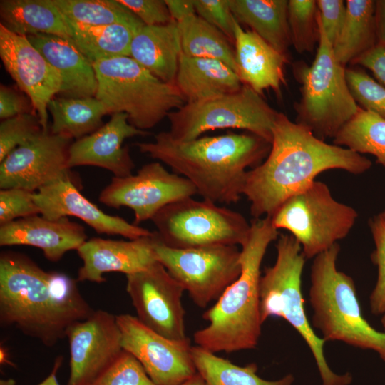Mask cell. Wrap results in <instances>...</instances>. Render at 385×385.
Returning a JSON list of instances; mask_svg holds the SVG:
<instances>
[{
	"mask_svg": "<svg viewBox=\"0 0 385 385\" xmlns=\"http://www.w3.org/2000/svg\"><path fill=\"white\" fill-rule=\"evenodd\" d=\"M266 159L247 172L242 195L254 219L271 217L289 197L321 173L334 169L354 175L369 170L371 161L344 147L327 143L309 129L279 113Z\"/></svg>",
	"mask_w": 385,
	"mask_h": 385,
	"instance_id": "cell-1",
	"label": "cell"
},
{
	"mask_svg": "<svg viewBox=\"0 0 385 385\" xmlns=\"http://www.w3.org/2000/svg\"><path fill=\"white\" fill-rule=\"evenodd\" d=\"M77 280L47 272L27 255H0V322L53 346L73 323L94 311L81 295Z\"/></svg>",
	"mask_w": 385,
	"mask_h": 385,
	"instance_id": "cell-2",
	"label": "cell"
},
{
	"mask_svg": "<svg viewBox=\"0 0 385 385\" xmlns=\"http://www.w3.org/2000/svg\"><path fill=\"white\" fill-rule=\"evenodd\" d=\"M135 146L188 180L203 200L216 204L240 200L247 169L260 165L271 148L270 143L250 133L179 141L160 132L153 142Z\"/></svg>",
	"mask_w": 385,
	"mask_h": 385,
	"instance_id": "cell-3",
	"label": "cell"
},
{
	"mask_svg": "<svg viewBox=\"0 0 385 385\" xmlns=\"http://www.w3.org/2000/svg\"><path fill=\"white\" fill-rule=\"evenodd\" d=\"M250 225L248 237L240 246L239 277L204 312L202 318L208 324L193 336L197 346L215 354L254 349L261 336V265L279 232L269 217L254 219Z\"/></svg>",
	"mask_w": 385,
	"mask_h": 385,
	"instance_id": "cell-4",
	"label": "cell"
},
{
	"mask_svg": "<svg viewBox=\"0 0 385 385\" xmlns=\"http://www.w3.org/2000/svg\"><path fill=\"white\" fill-rule=\"evenodd\" d=\"M338 243L314 257L309 302L312 326L325 341H340L376 351L385 362V332L375 329L362 316L353 279L337 270Z\"/></svg>",
	"mask_w": 385,
	"mask_h": 385,
	"instance_id": "cell-5",
	"label": "cell"
},
{
	"mask_svg": "<svg viewBox=\"0 0 385 385\" xmlns=\"http://www.w3.org/2000/svg\"><path fill=\"white\" fill-rule=\"evenodd\" d=\"M277 258L265 269L260 282V316L264 323L271 317H282L290 324L308 345L316 361L322 385H349L351 374H337L327 362L325 341L311 327L304 307L302 275L305 256L297 240L281 235L276 244Z\"/></svg>",
	"mask_w": 385,
	"mask_h": 385,
	"instance_id": "cell-6",
	"label": "cell"
},
{
	"mask_svg": "<svg viewBox=\"0 0 385 385\" xmlns=\"http://www.w3.org/2000/svg\"><path fill=\"white\" fill-rule=\"evenodd\" d=\"M319 41L310 66H294L295 78L301 84V97L294 103L295 123L324 140L333 138L357 112L346 79L345 66L336 58L317 13Z\"/></svg>",
	"mask_w": 385,
	"mask_h": 385,
	"instance_id": "cell-7",
	"label": "cell"
},
{
	"mask_svg": "<svg viewBox=\"0 0 385 385\" xmlns=\"http://www.w3.org/2000/svg\"><path fill=\"white\" fill-rule=\"evenodd\" d=\"M93 68L98 82L95 97L109 113H125L139 130L153 128L185 103L174 84L161 81L130 56L99 61Z\"/></svg>",
	"mask_w": 385,
	"mask_h": 385,
	"instance_id": "cell-8",
	"label": "cell"
},
{
	"mask_svg": "<svg viewBox=\"0 0 385 385\" xmlns=\"http://www.w3.org/2000/svg\"><path fill=\"white\" fill-rule=\"evenodd\" d=\"M357 217L352 207L333 197L324 183L314 180L286 200L271 220L276 229L289 231L310 259L344 239Z\"/></svg>",
	"mask_w": 385,
	"mask_h": 385,
	"instance_id": "cell-9",
	"label": "cell"
},
{
	"mask_svg": "<svg viewBox=\"0 0 385 385\" xmlns=\"http://www.w3.org/2000/svg\"><path fill=\"white\" fill-rule=\"evenodd\" d=\"M279 112L247 85L235 92L201 102L185 103L170 112V136L189 141L207 131L242 129L271 144L272 127Z\"/></svg>",
	"mask_w": 385,
	"mask_h": 385,
	"instance_id": "cell-10",
	"label": "cell"
},
{
	"mask_svg": "<svg viewBox=\"0 0 385 385\" xmlns=\"http://www.w3.org/2000/svg\"><path fill=\"white\" fill-rule=\"evenodd\" d=\"M159 240L178 249L212 245H242L250 223L240 212L192 197L173 202L152 218Z\"/></svg>",
	"mask_w": 385,
	"mask_h": 385,
	"instance_id": "cell-11",
	"label": "cell"
},
{
	"mask_svg": "<svg viewBox=\"0 0 385 385\" xmlns=\"http://www.w3.org/2000/svg\"><path fill=\"white\" fill-rule=\"evenodd\" d=\"M152 241L156 260L200 308L216 302L240 274V250L237 246L173 248L162 242L155 231Z\"/></svg>",
	"mask_w": 385,
	"mask_h": 385,
	"instance_id": "cell-12",
	"label": "cell"
},
{
	"mask_svg": "<svg viewBox=\"0 0 385 385\" xmlns=\"http://www.w3.org/2000/svg\"><path fill=\"white\" fill-rule=\"evenodd\" d=\"M196 194L188 180L153 162L143 165L135 175L113 177L101 191L98 200L110 207L130 208L134 214L133 224L138 225L151 220L166 205Z\"/></svg>",
	"mask_w": 385,
	"mask_h": 385,
	"instance_id": "cell-13",
	"label": "cell"
},
{
	"mask_svg": "<svg viewBox=\"0 0 385 385\" xmlns=\"http://www.w3.org/2000/svg\"><path fill=\"white\" fill-rule=\"evenodd\" d=\"M126 280V291L141 323L170 339H188L182 303L185 289L162 264L156 261L127 274Z\"/></svg>",
	"mask_w": 385,
	"mask_h": 385,
	"instance_id": "cell-14",
	"label": "cell"
},
{
	"mask_svg": "<svg viewBox=\"0 0 385 385\" xmlns=\"http://www.w3.org/2000/svg\"><path fill=\"white\" fill-rule=\"evenodd\" d=\"M116 319L123 350L141 364L156 385H180L197 374L189 339L167 338L128 314Z\"/></svg>",
	"mask_w": 385,
	"mask_h": 385,
	"instance_id": "cell-15",
	"label": "cell"
},
{
	"mask_svg": "<svg viewBox=\"0 0 385 385\" xmlns=\"http://www.w3.org/2000/svg\"><path fill=\"white\" fill-rule=\"evenodd\" d=\"M72 139L42 130L0 162L1 189L18 188L32 192L61 179L77 180L68 168Z\"/></svg>",
	"mask_w": 385,
	"mask_h": 385,
	"instance_id": "cell-16",
	"label": "cell"
},
{
	"mask_svg": "<svg viewBox=\"0 0 385 385\" xmlns=\"http://www.w3.org/2000/svg\"><path fill=\"white\" fill-rule=\"evenodd\" d=\"M70 351L67 385H88L111 366L123 351L116 316L94 310L66 331Z\"/></svg>",
	"mask_w": 385,
	"mask_h": 385,
	"instance_id": "cell-17",
	"label": "cell"
},
{
	"mask_svg": "<svg viewBox=\"0 0 385 385\" xmlns=\"http://www.w3.org/2000/svg\"><path fill=\"white\" fill-rule=\"evenodd\" d=\"M0 56L8 73L31 101L43 130L48 125V106L59 94V73L29 41L0 24Z\"/></svg>",
	"mask_w": 385,
	"mask_h": 385,
	"instance_id": "cell-18",
	"label": "cell"
},
{
	"mask_svg": "<svg viewBox=\"0 0 385 385\" xmlns=\"http://www.w3.org/2000/svg\"><path fill=\"white\" fill-rule=\"evenodd\" d=\"M76 180L61 179L35 192L34 198L40 215L49 220L76 217L98 234L120 235L129 240L153 235V232L120 217L103 212L80 192Z\"/></svg>",
	"mask_w": 385,
	"mask_h": 385,
	"instance_id": "cell-19",
	"label": "cell"
},
{
	"mask_svg": "<svg viewBox=\"0 0 385 385\" xmlns=\"http://www.w3.org/2000/svg\"><path fill=\"white\" fill-rule=\"evenodd\" d=\"M148 134V131L132 125L125 113L112 114L108 122L97 130L72 142L68 150V168L96 166L110 171L113 177L130 175L135 163L129 148L123 147V143L128 138Z\"/></svg>",
	"mask_w": 385,
	"mask_h": 385,
	"instance_id": "cell-20",
	"label": "cell"
},
{
	"mask_svg": "<svg viewBox=\"0 0 385 385\" xmlns=\"http://www.w3.org/2000/svg\"><path fill=\"white\" fill-rule=\"evenodd\" d=\"M153 235L129 240H87L76 250L83 261L76 280L102 283L106 282L105 273L116 272L127 275L146 269L157 261Z\"/></svg>",
	"mask_w": 385,
	"mask_h": 385,
	"instance_id": "cell-21",
	"label": "cell"
},
{
	"mask_svg": "<svg viewBox=\"0 0 385 385\" xmlns=\"http://www.w3.org/2000/svg\"><path fill=\"white\" fill-rule=\"evenodd\" d=\"M85 228L67 217L49 220L36 215L0 225V245H29L40 249L53 262L87 240Z\"/></svg>",
	"mask_w": 385,
	"mask_h": 385,
	"instance_id": "cell-22",
	"label": "cell"
},
{
	"mask_svg": "<svg viewBox=\"0 0 385 385\" xmlns=\"http://www.w3.org/2000/svg\"><path fill=\"white\" fill-rule=\"evenodd\" d=\"M235 53L237 74L242 84L260 95L272 89L282 99V87L287 84L284 67L287 55L274 48L251 30H244L235 19Z\"/></svg>",
	"mask_w": 385,
	"mask_h": 385,
	"instance_id": "cell-23",
	"label": "cell"
},
{
	"mask_svg": "<svg viewBox=\"0 0 385 385\" xmlns=\"http://www.w3.org/2000/svg\"><path fill=\"white\" fill-rule=\"evenodd\" d=\"M62 78L61 97H95L98 82L93 65L71 38L37 34L26 36Z\"/></svg>",
	"mask_w": 385,
	"mask_h": 385,
	"instance_id": "cell-24",
	"label": "cell"
},
{
	"mask_svg": "<svg viewBox=\"0 0 385 385\" xmlns=\"http://www.w3.org/2000/svg\"><path fill=\"white\" fill-rule=\"evenodd\" d=\"M174 85L185 103L204 101L239 91L242 83L225 63L181 53Z\"/></svg>",
	"mask_w": 385,
	"mask_h": 385,
	"instance_id": "cell-25",
	"label": "cell"
},
{
	"mask_svg": "<svg viewBox=\"0 0 385 385\" xmlns=\"http://www.w3.org/2000/svg\"><path fill=\"white\" fill-rule=\"evenodd\" d=\"M182 53L178 24L143 26L135 33L130 57L161 81L174 84Z\"/></svg>",
	"mask_w": 385,
	"mask_h": 385,
	"instance_id": "cell-26",
	"label": "cell"
},
{
	"mask_svg": "<svg viewBox=\"0 0 385 385\" xmlns=\"http://www.w3.org/2000/svg\"><path fill=\"white\" fill-rule=\"evenodd\" d=\"M1 24L18 35L51 34L71 38L63 14L52 0H1Z\"/></svg>",
	"mask_w": 385,
	"mask_h": 385,
	"instance_id": "cell-27",
	"label": "cell"
},
{
	"mask_svg": "<svg viewBox=\"0 0 385 385\" xmlns=\"http://www.w3.org/2000/svg\"><path fill=\"white\" fill-rule=\"evenodd\" d=\"M230 7L240 24L248 26L274 48L287 55L292 45L287 0H230Z\"/></svg>",
	"mask_w": 385,
	"mask_h": 385,
	"instance_id": "cell-28",
	"label": "cell"
},
{
	"mask_svg": "<svg viewBox=\"0 0 385 385\" xmlns=\"http://www.w3.org/2000/svg\"><path fill=\"white\" fill-rule=\"evenodd\" d=\"M66 20L71 39L93 65L102 60L130 56L133 38L140 29L128 24L88 26Z\"/></svg>",
	"mask_w": 385,
	"mask_h": 385,
	"instance_id": "cell-29",
	"label": "cell"
},
{
	"mask_svg": "<svg viewBox=\"0 0 385 385\" xmlns=\"http://www.w3.org/2000/svg\"><path fill=\"white\" fill-rule=\"evenodd\" d=\"M346 15L343 28L333 44L337 61L351 63L377 43L375 24V1H346Z\"/></svg>",
	"mask_w": 385,
	"mask_h": 385,
	"instance_id": "cell-30",
	"label": "cell"
},
{
	"mask_svg": "<svg viewBox=\"0 0 385 385\" xmlns=\"http://www.w3.org/2000/svg\"><path fill=\"white\" fill-rule=\"evenodd\" d=\"M48 111L52 117L51 131L76 140L100 128L103 116L109 114L104 103L96 97L53 98Z\"/></svg>",
	"mask_w": 385,
	"mask_h": 385,
	"instance_id": "cell-31",
	"label": "cell"
},
{
	"mask_svg": "<svg viewBox=\"0 0 385 385\" xmlns=\"http://www.w3.org/2000/svg\"><path fill=\"white\" fill-rule=\"evenodd\" d=\"M191 353L205 385H292L294 381L292 374L275 381L263 379L257 374L256 364L238 366L197 345L192 346Z\"/></svg>",
	"mask_w": 385,
	"mask_h": 385,
	"instance_id": "cell-32",
	"label": "cell"
},
{
	"mask_svg": "<svg viewBox=\"0 0 385 385\" xmlns=\"http://www.w3.org/2000/svg\"><path fill=\"white\" fill-rule=\"evenodd\" d=\"M177 24L183 55L220 61L237 73L235 50L231 47L230 41L218 29L197 14Z\"/></svg>",
	"mask_w": 385,
	"mask_h": 385,
	"instance_id": "cell-33",
	"label": "cell"
},
{
	"mask_svg": "<svg viewBox=\"0 0 385 385\" xmlns=\"http://www.w3.org/2000/svg\"><path fill=\"white\" fill-rule=\"evenodd\" d=\"M333 143L361 155L371 154L385 167V119L359 106L356 113L334 137Z\"/></svg>",
	"mask_w": 385,
	"mask_h": 385,
	"instance_id": "cell-34",
	"label": "cell"
},
{
	"mask_svg": "<svg viewBox=\"0 0 385 385\" xmlns=\"http://www.w3.org/2000/svg\"><path fill=\"white\" fill-rule=\"evenodd\" d=\"M66 19L83 26L128 24L140 28L144 24L118 0H52Z\"/></svg>",
	"mask_w": 385,
	"mask_h": 385,
	"instance_id": "cell-35",
	"label": "cell"
},
{
	"mask_svg": "<svg viewBox=\"0 0 385 385\" xmlns=\"http://www.w3.org/2000/svg\"><path fill=\"white\" fill-rule=\"evenodd\" d=\"M318 9L315 0H289L288 24L292 45L299 53H311L319 41Z\"/></svg>",
	"mask_w": 385,
	"mask_h": 385,
	"instance_id": "cell-36",
	"label": "cell"
},
{
	"mask_svg": "<svg viewBox=\"0 0 385 385\" xmlns=\"http://www.w3.org/2000/svg\"><path fill=\"white\" fill-rule=\"evenodd\" d=\"M350 92L361 108L385 119V86L359 68H346Z\"/></svg>",
	"mask_w": 385,
	"mask_h": 385,
	"instance_id": "cell-37",
	"label": "cell"
},
{
	"mask_svg": "<svg viewBox=\"0 0 385 385\" xmlns=\"http://www.w3.org/2000/svg\"><path fill=\"white\" fill-rule=\"evenodd\" d=\"M43 128L33 113L3 120L0 123V162L12 150L35 137Z\"/></svg>",
	"mask_w": 385,
	"mask_h": 385,
	"instance_id": "cell-38",
	"label": "cell"
},
{
	"mask_svg": "<svg viewBox=\"0 0 385 385\" xmlns=\"http://www.w3.org/2000/svg\"><path fill=\"white\" fill-rule=\"evenodd\" d=\"M88 385H156L141 364L123 350L118 359Z\"/></svg>",
	"mask_w": 385,
	"mask_h": 385,
	"instance_id": "cell-39",
	"label": "cell"
},
{
	"mask_svg": "<svg viewBox=\"0 0 385 385\" xmlns=\"http://www.w3.org/2000/svg\"><path fill=\"white\" fill-rule=\"evenodd\" d=\"M375 250L372 260L378 267V277L369 297L371 312L382 315L385 312V221L378 215L369 220Z\"/></svg>",
	"mask_w": 385,
	"mask_h": 385,
	"instance_id": "cell-40",
	"label": "cell"
},
{
	"mask_svg": "<svg viewBox=\"0 0 385 385\" xmlns=\"http://www.w3.org/2000/svg\"><path fill=\"white\" fill-rule=\"evenodd\" d=\"M32 192L24 188H11L0 190V225L36 215L40 210Z\"/></svg>",
	"mask_w": 385,
	"mask_h": 385,
	"instance_id": "cell-41",
	"label": "cell"
},
{
	"mask_svg": "<svg viewBox=\"0 0 385 385\" xmlns=\"http://www.w3.org/2000/svg\"><path fill=\"white\" fill-rule=\"evenodd\" d=\"M196 14L218 29L230 42H235V17L230 0H193Z\"/></svg>",
	"mask_w": 385,
	"mask_h": 385,
	"instance_id": "cell-42",
	"label": "cell"
},
{
	"mask_svg": "<svg viewBox=\"0 0 385 385\" xmlns=\"http://www.w3.org/2000/svg\"><path fill=\"white\" fill-rule=\"evenodd\" d=\"M132 11L145 26L164 25L173 22L165 0H118Z\"/></svg>",
	"mask_w": 385,
	"mask_h": 385,
	"instance_id": "cell-43",
	"label": "cell"
},
{
	"mask_svg": "<svg viewBox=\"0 0 385 385\" xmlns=\"http://www.w3.org/2000/svg\"><path fill=\"white\" fill-rule=\"evenodd\" d=\"M316 2L322 24L333 46L343 28L346 6L342 0H317Z\"/></svg>",
	"mask_w": 385,
	"mask_h": 385,
	"instance_id": "cell-44",
	"label": "cell"
},
{
	"mask_svg": "<svg viewBox=\"0 0 385 385\" xmlns=\"http://www.w3.org/2000/svg\"><path fill=\"white\" fill-rule=\"evenodd\" d=\"M31 101L15 89L1 84L0 118L8 119L19 115L31 113Z\"/></svg>",
	"mask_w": 385,
	"mask_h": 385,
	"instance_id": "cell-45",
	"label": "cell"
},
{
	"mask_svg": "<svg viewBox=\"0 0 385 385\" xmlns=\"http://www.w3.org/2000/svg\"><path fill=\"white\" fill-rule=\"evenodd\" d=\"M351 64L368 68L380 83L385 86V45L376 43Z\"/></svg>",
	"mask_w": 385,
	"mask_h": 385,
	"instance_id": "cell-46",
	"label": "cell"
},
{
	"mask_svg": "<svg viewBox=\"0 0 385 385\" xmlns=\"http://www.w3.org/2000/svg\"><path fill=\"white\" fill-rule=\"evenodd\" d=\"M174 22L179 23L196 14L193 0H165Z\"/></svg>",
	"mask_w": 385,
	"mask_h": 385,
	"instance_id": "cell-47",
	"label": "cell"
},
{
	"mask_svg": "<svg viewBox=\"0 0 385 385\" xmlns=\"http://www.w3.org/2000/svg\"><path fill=\"white\" fill-rule=\"evenodd\" d=\"M375 24L377 43L385 45V0L375 1Z\"/></svg>",
	"mask_w": 385,
	"mask_h": 385,
	"instance_id": "cell-48",
	"label": "cell"
},
{
	"mask_svg": "<svg viewBox=\"0 0 385 385\" xmlns=\"http://www.w3.org/2000/svg\"><path fill=\"white\" fill-rule=\"evenodd\" d=\"M62 362V358H58L54 364L53 369L49 375L38 385H60L57 380V371ZM0 385H16L15 381L12 379L1 380Z\"/></svg>",
	"mask_w": 385,
	"mask_h": 385,
	"instance_id": "cell-49",
	"label": "cell"
},
{
	"mask_svg": "<svg viewBox=\"0 0 385 385\" xmlns=\"http://www.w3.org/2000/svg\"><path fill=\"white\" fill-rule=\"evenodd\" d=\"M180 385H205L202 377L197 373L194 376Z\"/></svg>",
	"mask_w": 385,
	"mask_h": 385,
	"instance_id": "cell-50",
	"label": "cell"
},
{
	"mask_svg": "<svg viewBox=\"0 0 385 385\" xmlns=\"http://www.w3.org/2000/svg\"><path fill=\"white\" fill-rule=\"evenodd\" d=\"M0 362L1 364H6L12 365L11 362L9 359V356L4 346H1V349H0Z\"/></svg>",
	"mask_w": 385,
	"mask_h": 385,
	"instance_id": "cell-51",
	"label": "cell"
},
{
	"mask_svg": "<svg viewBox=\"0 0 385 385\" xmlns=\"http://www.w3.org/2000/svg\"><path fill=\"white\" fill-rule=\"evenodd\" d=\"M381 324H382L383 328H384V332H385V312H384V313L382 314V317H381Z\"/></svg>",
	"mask_w": 385,
	"mask_h": 385,
	"instance_id": "cell-52",
	"label": "cell"
},
{
	"mask_svg": "<svg viewBox=\"0 0 385 385\" xmlns=\"http://www.w3.org/2000/svg\"><path fill=\"white\" fill-rule=\"evenodd\" d=\"M379 215L385 221V209L382 212L379 214Z\"/></svg>",
	"mask_w": 385,
	"mask_h": 385,
	"instance_id": "cell-53",
	"label": "cell"
}]
</instances>
